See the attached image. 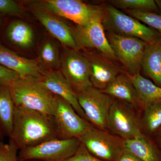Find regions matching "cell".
Masks as SVG:
<instances>
[{"mask_svg":"<svg viewBox=\"0 0 161 161\" xmlns=\"http://www.w3.org/2000/svg\"><path fill=\"white\" fill-rule=\"evenodd\" d=\"M9 137L19 151L58 138L53 116L16 107Z\"/></svg>","mask_w":161,"mask_h":161,"instance_id":"6da1fadb","label":"cell"},{"mask_svg":"<svg viewBox=\"0 0 161 161\" xmlns=\"http://www.w3.org/2000/svg\"><path fill=\"white\" fill-rule=\"evenodd\" d=\"M9 87L16 107L53 116L56 95L42 86L36 78H18Z\"/></svg>","mask_w":161,"mask_h":161,"instance_id":"7a4b0ae2","label":"cell"},{"mask_svg":"<svg viewBox=\"0 0 161 161\" xmlns=\"http://www.w3.org/2000/svg\"><path fill=\"white\" fill-rule=\"evenodd\" d=\"M104 9L103 25L107 31L120 36L138 38L148 43H153L161 37L155 30L112 5L106 6Z\"/></svg>","mask_w":161,"mask_h":161,"instance_id":"3957f363","label":"cell"},{"mask_svg":"<svg viewBox=\"0 0 161 161\" xmlns=\"http://www.w3.org/2000/svg\"><path fill=\"white\" fill-rule=\"evenodd\" d=\"M136 111L129 104L114 98L108 116V131L123 140L145 133Z\"/></svg>","mask_w":161,"mask_h":161,"instance_id":"277c9868","label":"cell"},{"mask_svg":"<svg viewBox=\"0 0 161 161\" xmlns=\"http://www.w3.org/2000/svg\"><path fill=\"white\" fill-rule=\"evenodd\" d=\"M79 139L90 153L104 161H117L125 150L123 140L94 126Z\"/></svg>","mask_w":161,"mask_h":161,"instance_id":"5b68a950","label":"cell"},{"mask_svg":"<svg viewBox=\"0 0 161 161\" xmlns=\"http://www.w3.org/2000/svg\"><path fill=\"white\" fill-rule=\"evenodd\" d=\"M80 144L79 138L55 139L19 150V157L20 161H65L76 153Z\"/></svg>","mask_w":161,"mask_h":161,"instance_id":"8992f818","label":"cell"},{"mask_svg":"<svg viewBox=\"0 0 161 161\" xmlns=\"http://www.w3.org/2000/svg\"><path fill=\"white\" fill-rule=\"evenodd\" d=\"M106 35L118 60L130 75L140 73L144 52L148 43L138 38L107 31Z\"/></svg>","mask_w":161,"mask_h":161,"instance_id":"52a82bcc","label":"cell"},{"mask_svg":"<svg viewBox=\"0 0 161 161\" xmlns=\"http://www.w3.org/2000/svg\"><path fill=\"white\" fill-rule=\"evenodd\" d=\"M87 120L94 127L108 131V119L114 98L93 86L76 94Z\"/></svg>","mask_w":161,"mask_h":161,"instance_id":"ba28073f","label":"cell"},{"mask_svg":"<svg viewBox=\"0 0 161 161\" xmlns=\"http://www.w3.org/2000/svg\"><path fill=\"white\" fill-rule=\"evenodd\" d=\"M60 69L76 94L92 86L88 61L79 50L64 47L61 53Z\"/></svg>","mask_w":161,"mask_h":161,"instance_id":"9c48e42d","label":"cell"},{"mask_svg":"<svg viewBox=\"0 0 161 161\" xmlns=\"http://www.w3.org/2000/svg\"><path fill=\"white\" fill-rule=\"evenodd\" d=\"M53 118L58 139L79 138L91 127L94 126L78 115L70 104L56 96Z\"/></svg>","mask_w":161,"mask_h":161,"instance_id":"30bf717a","label":"cell"},{"mask_svg":"<svg viewBox=\"0 0 161 161\" xmlns=\"http://www.w3.org/2000/svg\"><path fill=\"white\" fill-rule=\"evenodd\" d=\"M105 15L98 17L82 26L72 28L77 42L78 50L80 48L95 49L107 58L118 60L107 39L103 25Z\"/></svg>","mask_w":161,"mask_h":161,"instance_id":"8fae6325","label":"cell"},{"mask_svg":"<svg viewBox=\"0 0 161 161\" xmlns=\"http://www.w3.org/2000/svg\"><path fill=\"white\" fill-rule=\"evenodd\" d=\"M44 6L60 17L72 21L82 26L96 17L105 15V9L100 6L88 5L79 0H45Z\"/></svg>","mask_w":161,"mask_h":161,"instance_id":"7c38bea8","label":"cell"},{"mask_svg":"<svg viewBox=\"0 0 161 161\" xmlns=\"http://www.w3.org/2000/svg\"><path fill=\"white\" fill-rule=\"evenodd\" d=\"M29 6L35 17L54 38L64 47L78 50L72 28L61 20L60 17L47 8L40 1L32 2Z\"/></svg>","mask_w":161,"mask_h":161,"instance_id":"4fadbf2b","label":"cell"},{"mask_svg":"<svg viewBox=\"0 0 161 161\" xmlns=\"http://www.w3.org/2000/svg\"><path fill=\"white\" fill-rule=\"evenodd\" d=\"M89 64L90 77L92 86L97 89H105L122 71L113 60L98 52L84 54Z\"/></svg>","mask_w":161,"mask_h":161,"instance_id":"5bb4252c","label":"cell"},{"mask_svg":"<svg viewBox=\"0 0 161 161\" xmlns=\"http://www.w3.org/2000/svg\"><path fill=\"white\" fill-rule=\"evenodd\" d=\"M37 79L46 89L66 101L73 107L78 115L87 120L84 112L80 106L76 93L60 71L44 70Z\"/></svg>","mask_w":161,"mask_h":161,"instance_id":"9a60e30c","label":"cell"},{"mask_svg":"<svg viewBox=\"0 0 161 161\" xmlns=\"http://www.w3.org/2000/svg\"><path fill=\"white\" fill-rule=\"evenodd\" d=\"M0 64L16 72L21 78H37L44 71L37 60L22 57L1 44Z\"/></svg>","mask_w":161,"mask_h":161,"instance_id":"2e32d148","label":"cell"},{"mask_svg":"<svg viewBox=\"0 0 161 161\" xmlns=\"http://www.w3.org/2000/svg\"><path fill=\"white\" fill-rule=\"evenodd\" d=\"M101 91L114 99L129 104L138 112L143 110V105L129 74L121 73Z\"/></svg>","mask_w":161,"mask_h":161,"instance_id":"e0dca14e","label":"cell"},{"mask_svg":"<svg viewBox=\"0 0 161 161\" xmlns=\"http://www.w3.org/2000/svg\"><path fill=\"white\" fill-rule=\"evenodd\" d=\"M124 143L125 150L142 161H161V149L146 133Z\"/></svg>","mask_w":161,"mask_h":161,"instance_id":"ac0fdd59","label":"cell"},{"mask_svg":"<svg viewBox=\"0 0 161 161\" xmlns=\"http://www.w3.org/2000/svg\"><path fill=\"white\" fill-rule=\"evenodd\" d=\"M141 69L153 83L161 87V37L147 44L142 59Z\"/></svg>","mask_w":161,"mask_h":161,"instance_id":"d6986e66","label":"cell"},{"mask_svg":"<svg viewBox=\"0 0 161 161\" xmlns=\"http://www.w3.org/2000/svg\"><path fill=\"white\" fill-rule=\"evenodd\" d=\"M130 75L144 108L161 103V87L145 78L140 73Z\"/></svg>","mask_w":161,"mask_h":161,"instance_id":"ffe728a7","label":"cell"},{"mask_svg":"<svg viewBox=\"0 0 161 161\" xmlns=\"http://www.w3.org/2000/svg\"><path fill=\"white\" fill-rule=\"evenodd\" d=\"M6 36L15 45L22 48L31 47L34 42V33L28 23L22 20L13 21L6 29Z\"/></svg>","mask_w":161,"mask_h":161,"instance_id":"44dd1931","label":"cell"},{"mask_svg":"<svg viewBox=\"0 0 161 161\" xmlns=\"http://www.w3.org/2000/svg\"><path fill=\"white\" fill-rule=\"evenodd\" d=\"M15 108L9 86H0V127L9 137L13 126Z\"/></svg>","mask_w":161,"mask_h":161,"instance_id":"7402d4cb","label":"cell"},{"mask_svg":"<svg viewBox=\"0 0 161 161\" xmlns=\"http://www.w3.org/2000/svg\"><path fill=\"white\" fill-rule=\"evenodd\" d=\"M38 62L47 70H55L60 68L61 53L58 45L53 40L47 39L40 46Z\"/></svg>","mask_w":161,"mask_h":161,"instance_id":"603a6c76","label":"cell"},{"mask_svg":"<svg viewBox=\"0 0 161 161\" xmlns=\"http://www.w3.org/2000/svg\"><path fill=\"white\" fill-rule=\"evenodd\" d=\"M141 117L143 132L147 135H153L161 127V103L144 107Z\"/></svg>","mask_w":161,"mask_h":161,"instance_id":"cb8c5ba5","label":"cell"},{"mask_svg":"<svg viewBox=\"0 0 161 161\" xmlns=\"http://www.w3.org/2000/svg\"><path fill=\"white\" fill-rule=\"evenodd\" d=\"M109 2L112 6L117 9L150 12L159 14L158 7L154 0H112Z\"/></svg>","mask_w":161,"mask_h":161,"instance_id":"d4e9b609","label":"cell"},{"mask_svg":"<svg viewBox=\"0 0 161 161\" xmlns=\"http://www.w3.org/2000/svg\"><path fill=\"white\" fill-rule=\"evenodd\" d=\"M127 14L135 18L158 32L161 36V14L150 12L126 10Z\"/></svg>","mask_w":161,"mask_h":161,"instance_id":"484cf974","label":"cell"},{"mask_svg":"<svg viewBox=\"0 0 161 161\" xmlns=\"http://www.w3.org/2000/svg\"><path fill=\"white\" fill-rule=\"evenodd\" d=\"M0 161H20L19 150L12 142L0 141Z\"/></svg>","mask_w":161,"mask_h":161,"instance_id":"4316f807","label":"cell"},{"mask_svg":"<svg viewBox=\"0 0 161 161\" xmlns=\"http://www.w3.org/2000/svg\"><path fill=\"white\" fill-rule=\"evenodd\" d=\"M0 14L21 17L23 9L17 3L12 0H0Z\"/></svg>","mask_w":161,"mask_h":161,"instance_id":"83f0119b","label":"cell"},{"mask_svg":"<svg viewBox=\"0 0 161 161\" xmlns=\"http://www.w3.org/2000/svg\"><path fill=\"white\" fill-rule=\"evenodd\" d=\"M19 78L16 72L0 64V86H9Z\"/></svg>","mask_w":161,"mask_h":161,"instance_id":"f1b7e54d","label":"cell"},{"mask_svg":"<svg viewBox=\"0 0 161 161\" xmlns=\"http://www.w3.org/2000/svg\"><path fill=\"white\" fill-rule=\"evenodd\" d=\"M65 161H104L90 153L81 143L76 153Z\"/></svg>","mask_w":161,"mask_h":161,"instance_id":"f546056e","label":"cell"},{"mask_svg":"<svg viewBox=\"0 0 161 161\" xmlns=\"http://www.w3.org/2000/svg\"><path fill=\"white\" fill-rule=\"evenodd\" d=\"M117 161H142L130 153L129 151L125 150L121 153Z\"/></svg>","mask_w":161,"mask_h":161,"instance_id":"4dcf8cb0","label":"cell"},{"mask_svg":"<svg viewBox=\"0 0 161 161\" xmlns=\"http://www.w3.org/2000/svg\"><path fill=\"white\" fill-rule=\"evenodd\" d=\"M155 137V142L161 149V127L153 135Z\"/></svg>","mask_w":161,"mask_h":161,"instance_id":"1f68e13d","label":"cell"},{"mask_svg":"<svg viewBox=\"0 0 161 161\" xmlns=\"http://www.w3.org/2000/svg\"><path fill=\"white\" fill-rule=\"evenodd\" d=\"M159 12V14H161V0H155V1Z\"/></svg>","mask_w":161,"mask_h":161,"instance_id":"d6a6232c","label":"cell"},{"mask_svg":"<svg viewBox=\"0 0 161 161\" xmlns=\"http://www.w3.org/2000/svg\"><path fill=\"white\" fill-rule=\"evenodd\" d=\"M3 135L2 130H1V128H0V141H2V138H3Z\"/></svg>","mask_w":161,"mask_h":161,"instance_id":"836d02e7","label":"cell"},{"mask_svg":"<svg viewBox=\"0 0 161 161\" xmlns=\"http://www.w3.org/2000/svg\"><path fill=\"white\" fill-rule=\"evenodd\" d=\"M43 161L41 160H24V161Z\"/></svg>","mask_w":161,"mask_h":161,"instance_id":"e575fe53","label":"cell"},{"mask_svg":"<svg viewBox=\"0 0 161 161\" xmlns=\"http://www.w3.org/2000/svg\"><path fill=\"white\" fill-rule=\"evenodd\" d=\"M2 22H3V21H2V19L0 18V26H1V24H2Z\"/></svg>","mask_w":161,"mask_h":161,"instance_id":"d590c367","label":"cell"}]
</instances>
